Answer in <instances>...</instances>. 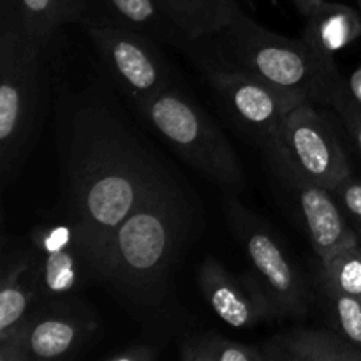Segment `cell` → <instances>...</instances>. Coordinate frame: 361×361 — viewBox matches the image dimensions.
Listing matches in <instances>:
<instances>
[{"instance_id":"6da1fadb","label":"cell","mask_w":361,"mask_h":361,"mask_svg":"<svg viewBox=\"0 0 361 361\" xmlns=\"http://www.w3.org/2000/svg\"><path fill=\"white\" fill-rule=\"evenodd\" d=\"M56 148L62 215L76 231L92 281L111 233L148 197L180 178L129 122L102 85L63 88Z\"/></svg>"},{"instance_id":"7a4b0ae2","label":"cell","mask_w":361,"mask_h":361,"mask_svg":"<svg viewBox=\"0 0 361 361\" xmlns=\"http://www.w3.org/2000/svg\"><path fill=\"white\" fill-rule=\"evenodd\" d=\"M200 222L196 194L178 178L111 233L92 281L104 286L140 323L169 326L176 310L175 274Z\"/></svg>"},{"instance_id":"3957f363","label":"cell","mask_w":361,"mask_h":361,"mask_svg":"<svg viewBox=\"0 0 361 361\" xmlns=\"http://www.w3.org/2000/svg\"><path fill=\"white\" fill-rule=\"evenodd\" d=\"M196 66L245 71L321 106H334L344 83L337 66L324 62L302 37L291 39L268 30L242 7L208 42Z\"/></svg>"},{"instance_id":"277c9868","label":"cell","mask_w":361,"mask_h":361,"mask_svg":"<svg viewBox=\"0 0 361 361\" xmlns=\"http://www.w3.org/2000/svg\"><path fill=\"white\" fill-rule=\"evenodd\" d=\"M46 46L27 37L16 0H2L0 18V175L16 178L30 154L46 108Z\"/></svg>"},{"instance_id":"5b68a950","label":"cell","mask_w":361,"mask_h":361,"mask_svg":"<svg viewBox=\"0 0 361 361\" xmlns=\"http://www.w3.org/2000/svg\"><path fill=\"white\" fill-rule=\"evenodd\" d=\"M133 106L164 137L171 150L208 182L231 196L245 190L247 178L238 154L189 94L173 85Z\"/></svg>"},{"instance_id":"8992f818","label":"cell","mask_w":361,"mask_h":361,"mask_svg":"<svg viewBox=\"0 0 361 361\" xmlns=\"http://www.w3.org/2000/svg\"><path fill=\"white\" fill-rule=\"evenodd\" d=\"M222 207L229 229L245 252L252 271L267 286L281 321L305 319L312 307V291L281 236L259 215L240 203L238 196L224 194Z\"/></svg>"},{"instance_id":"52a82bcc","label":"cell","mask_w":361,"mask_h":361,"mask_svg":"<svg viewBox=\"0 0 361 361\" xmlns=\"http://www.w3.org/2000/svg\"><path fill=\"white\" fill-rule=\"evenodd\" d=\"M101 321L76 295L41 298L16 334L0 342V361H62L80 355L99 337Z\"/></svg>"},{"instance_id":"ba28073f","label":"cell","mask_w":361,"mask_h":361,"mask_svg":"<svg viewBox=\"0 0 361 361\" xmlns=\"http://www.w3.org/2000/svg\"><path fill=\"white\" fill-rule=\"evenodd\" d=\"M83 27L111 81L130 104L176 85L171 63L155 39L106 18H95Z\"/></svg>"},{"instance_id":"9c48e42d","label":"cell","mask_w":361,"mask_h":361,"mask_svg":"<svg viewBox=\"0 0 361 361\" xmlns=\"http://www.w3.org/2000/svg\"><path fill=\"white\" fill-rule=\"evenodd\" d=\"M316 106L303 102L291 109L264 155L334 192L353 175L351 164L334 123Z\"/></svg>"},{"instance_id":"30bf717a","label":"cell","mask_w":361,"mask_h":361,"mask_svg":"<svg viewBox=\"0 0 361 361\" xmlns=\"http://www.w3.org/2000/svg\"><path fill=\"white\" fill-rule=\"evenodd\" d=\"M200 69L233 126L263 154L274 145L286 115L307 102L300 95L245 71L219 66Z\"/></svg>"},{"instance_id":"8fae6325","label":"cell","mask_w":361,"mask_h":361,"mask_svg":"<svg viewBox=\"0 0 361 361\" xmlns=\"http://www.w3.org/2000/svg\"><path fill=\"white\" fill-rule=\"evenodd\" d=\"M268 164L291 197L310 247L321 263L330 259L338 250L360 243L358 235L330 189L303 178L281 162L268 161Z\"/></svg>"},{"instance_id":"7c38bea8","label":"cell","mask_w":361,"mask_h":361,"mask_svg":"<svg viewBox=\"0 0 361 361\" xmlns=\"http://www.w3.org/2000/svg\"><path fill=\"white\" fill-rule=\"evenodd\" d=\"M201 295L215 316L233 328H256L281 321L274 298L256 274H233L217 257L207 256L197 271Z\"/></svg>"},{"instance_id":"4fadbf2b","label":"cell","mask_w":361,"mask_h":361,"mask_svg":"<svg viewBox=\"0 0 361 361\" xmlns=\"http://www.w3.org/2000/svg\"><path fill=\"white\" fill-rule=\"evenodd\" d=\"M41 274V298H62L76 295L88 281L87 264L81 254L76 231L63 215L42 221L30 231Z\"/></svg>"},{"instance_id":"5bb4252c","label":"cell","mask_w":361,"mask_h":361,"mask_svg":"<svg viewBox=\"0 0 361 361\" xmlns=\"http://www.w3.org/2000/svg\"><path fill=\"white\" fill-rule=\"evenodd\" d=\"M41 274L32 243L28 247L2 245L0 263V342L13 337L39 300Z\"/></svg>"},{"instance_id":"9a60e30c","label":"cell","mask_w":361,"mask_h":361,"mask_svg":"<svg viewBox=\"0 0 361 361\" xmlns=\"http://www.w3.org/2000/svg\"><path fill=\"white\" fill-rule=\"evenodd\" d=\"M270 361H361V351L337 330L282 331L264 342Z\"/></svg>"},{"instance_id":"2e32d148","label":"cell","mask_w":361,"mask_h":361,"mask_svg":"<svg viewBox=\"0 0 361 361\" xmlns=\"http://www.w3.org/2000/svg\"><path fill=\"white\" fill-rule=\"evenodd\" d=\"M361 37V11L341 2L323 0L305 16L302 39L324 62Z\"/></svg>"},{"instance_id":"e0dca14e","label":"cell","mask_w":361,"mask_h":361,"mask_svg":"<svg viewBox=\"0 0 361 361\" xmlns=\"http://www.w3.org/2000/svg\"><path fill=\"white\" fill-rule=\"evenodd\" d=\"M173 23L194 46V63L208 42L231 21L238 9L236 0H157Z\"/></svg>"},{"instance_id":"ac0fdd59","label":"cell","mask_w":361,"mask_h":361,"mask_svg":"<svg viewBox=\"0 0 361 361\" xmlns=\"http://www.w3.org/2000/svg\"><path fill=\"white\" fill-rule=\"evenodd\" d=\"M104 14L99 18L116 21L126 27L134 28L161 44L175 46L176 49L194 56V46L178 30L157 0H95Z\"/></svg>"},{"instance_id":"d6986e66","label":"cell","mask_w":361,"mask_h":361,"mask_svg":"<svg viewBox=\"0 0 361 361\" xmlns=\"http://www.w3.org/2000/svg\"><path fill=\"white\" fill-rule=\"evenodd\" d=\"M21 28L37 44L49 48L60 28L99 18L88 0H16Z\"/></svg>"},{"instance_id":"ffe728a7","label":"cell","mask_w":361,"mask_h":361,"mask_svg":"<svg viewBox=\"0 0 361 361\" xmlns=\"http://www.w3.org/2000/svg\"><path fill=\"white\" fill-rule=\"evenodd\" d=\"M178 358L183 361H270L263 344H245L215 331L189 334L180 341Z\"/></svg>"},{"instance_id":"44dd1931","label":"cell","mask_w":361,"mask_h":361,"mask_svg":"<svg viewBox=\"0 0 361 361\" xmlns=\"http://www.w3.org/2000/svg\"><path fill=\"white\" fill-rule=\"evenodd\" d=\"M321 289L361 298V245L355 243L338 250L321 263Z\"/></svg>"},{"instance_id":"7402d4cb","label":"cell","mask_w":361,"mask_h":361,"mask_svg":"<svg viewBox=\"0 0 361 361\" xmlns=\"http://www.w3.org/2000/svg\"><path fill=\"white\" fill-rule=\"evenodd\" d=\"M321 291L328 300V312L335 330L361 351V298L330 289Z\"/></svg>"},{"instance_id":"603a6c76","label":"cell","mask_w":361,"mask_h":361,"mask_svg":"<svg viewBox=\"0 0 361 361\" xmlns=\"http://www.w3.org/2000/svg\"><path fill=\"white\" fill-rule=\"evenodd\" d=\"M331 108H335L342 122L361 115V66L344 80Z\"/></svg>"},{"instance_id":"cb8c5ba5","label":"cell","mask_w":361,"mask_h":361,"mask_svg":"<svg viewBox=\"0 0 361 361\" xmlns=\"http://www.w3.org/2000/svg\"><path fill=\"white\" fill-rule=\"evenodd\" d=\"M334 194L341 203L349 224L361 240V180L351 175L334 190Z\"/></svg>"},{"instance_id":"d4e9b609","label":"cell","mask_w":361,"mask_h":361,"mask_svg":"<svg viewBox=\"0 0 361 361\" xmlns=\"http://www.w3.org/2000/svg\"><path fill=\"white\" fill-rule=\"evenodd\" d=\"M159 358V348L145 342H133L118 348L116 351L102 356L104 361H154Z\"/></svg>"},{"instance_id":"484cf974","label":"cell","mask_w":361,"mask_h":361,"mask_svg":"<svg viewBox=\"0 0 361 361\" xmlns=\"http://www.w3.org/2000/svg\"><path fill=\"white\" fill-rule=\"evenodd\" d=\"M342 123H344V127L348 129L349 136H351L353 143H355V147H356V152H358L360 157H361V115L355 116V118L345 120V122H342Z\"/></svg>"},{"instance_id":"4316f807","label":"cell","mask_w":361,"mask_h":361,"mask_svg":"<svg viewBox=\"0 0 361 361\" xmlns=\"http://www.w3.org/2000/svg\"><path fill=\"white\" fill-rule=\"evenodd\" d=\"M291 2H293V6L296 7V11H298V13L305 18L307 14H309L314 7L319 6L323 0H291Z\"/></svg>"},{"instance_id":"83f0119b","label":"cell","mask_w":361,"mask_h":361,"mask_svg":"<svg viewBox=\"0 0 361 361\" xmlns=\"http://www.w3.org/2000/svg\"><path fill=\"white\" fill-rule=\"evenodd\" d=\"M356 4H358V7H360V11H361V0H356Z\"/></svg>"}]
</instances>
